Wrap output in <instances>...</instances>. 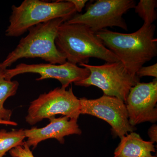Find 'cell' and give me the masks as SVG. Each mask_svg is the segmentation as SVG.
<instances>
[{"mask_svg":"<svg viewBox=\"0 0 157 157\" xmlns=\"http://www.w3.org/2000/svg\"><path fill=\"white\" fill-rule=\"evenodd\" d=\"M155 28V26L152 24L143 25L132 33H122L104 29L95 34L129 73L136 75L144 64L157 56Z\"/></svg>","mask_w":157,"mask_h":157,"instance_id":"1","label":"cell"},{"mask_svg":"<svg viewBox=\"0 0 157 157\" xmlns=\"http://www.w3.org/2000/svg\"><path fill=\"white\" fill-rule=\"evenodd\" d=\"M55 43L67 61L73 64H87L90 58L109 63L120 62L96 34L83 25L63 23L59 27Z\"/></svg>","mask_w":157,"mask_h":157,"instance_id":"2","label":"cell"},{"mask_svg":"<svg viewBox=\"0 0 157 157\" xmlns=\"http://www.w3.org/2000/svg\"><path fill=\"white\" fill-rule=\"evenodd\" d=\"M66 21L64 18H56L31 28L28 34L21 39L16 48L0 63V68L8 69L23 58H38L49 63H64L67 59L57 48L55 40L59 27Z\"/></svg>","mask_w":157,"mask_h":157,"instance_id":"3","label":"cell"},{"mask_svg":"<svg viewBox=\"0 0 157 157\" xmlns=\"http://www.w3.org/2000/svg\"><path fill=\"white\" fill-rule=\"evenodd\" d=\"M9 25L5 34L9 37H19L31 28L56 18L67 21L76 14L73 4L68 1L48 2L25 0L20 6L11 7Z\"/></svg>","mask_w":157,"mask_h":157,"instance_id":"4","label":"cell"},{"mask_svg":"<svg viewBox=\"0 0 157 157\" xmlns=\"http://www.w3.org/2000/svg\"><path fill=\"white\" fill-rule=\"evenodd\" d=\"M90 71L87 78L75 82L77 86H95L102 90L104 95L115 97L125 103L130 90L140 82L137 75H132L120 61L107 63L101 66L87 64L79 65Z\"/></svg>","mask_w":157,"mask_h":157,"instance_id":"5","label":"cell"},{"mask_svg":"<svg viewBox=\"0 0 157 157\" xmlns=\"http://www.w3.org/2000/svg\"><path fill=\"white\" fill-rule=\"evenodd\" d=\"M58 114L77 120L81 114L80 100L74 95L72 86L69 90L56 88L40 94L31 102L25 121L33 125Z\"/></svg>","mask_w":157,"mask_h":157,"instance_id":"6","label":"cell"},{"mask_svg":"<svg viewBox=\"0 0 157 157\" xmlns=\"http://www.w3.org/2000/svg\"><path fill=\"white\" fill-rule=\"evenodd\" d=\"M135 6L134 0H98L88 6L84 13L75 14L66 21L86 26L95 33L112 27L128 31L123 15Z\"/></svg>","mask_w":157,"mask_h":157,"instance_id":"7","label":"cell"},{"mask_svg":"<svg viewBox=\"0 0 157 157\" xmlns=\"http://www.w3.org/2000/svg\"><path fill=\"white\" fill-rule=\"evenodd\" d=\"M79 100L81 114L93 116L107 122L111 126L113 135L120 139L136 130L129 123L126 104L120 99L104 95L98 99Z\"/></svg>","mask_w":157,"mask_h":157,"instance_id":"8","label":"cell"},{"mask_svg":"<svg viewBox=\"0 0 157 157\" xmlns=\"http://www.w3.org/2000/svg\"><path fill=\"white\" fill-rule=\"evenodd\" d=\"M27 73L39 74L40 76L36 79V81L48 78L57 79L61 84V87L65 89L73 82L84 79L90 75V71L86 68L80 67L67 61L62 64L21 63L14 68L6 69L4 71L5 78L9 80L17 75Z\"/></svg>","mask_w":157,"mask_h":157,"instance_id":"9","label":"cell"},{"mask_svg":"<svg viewBox=\"0 0 157 157\" xmlns=\"http://www.w3.org/2000/svg\"><path fill=\"white\" fill-rule=\"evenodd\" d=\"M157 79L139 82L130 90L126 104L131 125L157 121Z\"/></svg>","mask_w":157,"mask_h":157,"instance_id":"10","label":"cell"},{"mask_svg":"<svg viewBox=\"0 0 157 157\" xmlns=\"http://www.w3.org/2000/svg\"><path fill=\"white\" fill-rule=\"evenodd\" d=\"M48 119L50 123L46 126L24 130L25 138H27L25 143L30 147L35 149L39 143L48 139H55L60 143L64 144L66 136L82 134L77 124L78 120L66 116H53Z\"/></svg>","mask_w":157,"mask_h":157,"instance_id":"11","label":"cell"},{"mask_svg":"<svg viewBox=\"0 0 157 157\" xmlns=\"http://www.w3.org/2000/svg\"><path fill=\"white\" fill-rule=\"evenodd\" d=\"M154 142L144 140L135 132L121 138L114 152V157H156L152 154L155 152Z\"/></svg>","mask_w":157,"mask_h":157,"instance_id":"12","label":"cell"},{"mask_svg":"<svg viewBox=\"0 0 157 157\" xmlns=\"http://www.w3.org/2000/svg\"><path fill=\"white\" fill-rule=\"evenodd\" d=\"M5 70L0 68V124L16 126V122L11 121L12 110L5 108L4 104L8 98L16 94L19 82L6 79L4 75Z\"/></svg>","mask_w":157,"mask_h":157,"instance_id":"13","label":"cell"},{"mask_svg":"<svg viewBox=\"0 0 157 157\" xmlns=\"http://www.w3.org/2000/svg\"><path fill=\"white\" fill-rule=\"evenodd\" d=\"M25 138L24 130H13L7 131L0 130V157H3L7 152L16 147L22 145Z\"/></svg>","mask_w":157,"mask_h":157,"instance_id":"14","label":"cell"},{"mask_svg":"<svg viewBox=\"0 0 157 157\" xmlns=\"http://www.w3.org/2000/svg\"><path fill=\"white\" fill-rule=\"evenodd\" d=\"M156 0H140L135 6V11L144 21V25H150L156 19L157 15L155 8Z\"/></svg>","mask_w":157,"mask_h":157,"instance_id":"15","label":"cell"},{"mask_svg":"<svg viewBox=\"0 0 157 157\" xmlns=\"http://www.w3.org/2000/svg\"><path fill=\"white\" fill-rule=\"evenodd\" d=\"M9 152L11 157H35L25 141L23 145L12 148Z\"/></svg>","mask_w":157,"mask_h":157,"instance_id":"16","label":"cell"},{"mask_svg":"<svg viewBox=\"0 0 157 157\" xmlns=\"http://www.w3.org/2000/svg\"><path fill=\"white\" fill-rule=\"evenodd\" d=\"M136 75L139 78L143 76H152L155 78L157 77V64L148 67H142L136 73Z\"/></svg>","mask_w":157,"mask_h":157,"instance_id":"17","label":"cell"},{"mask_svg":"<svg viewBox=\"0 0 157 157\" xmlns=\"http://www.w3.org/2000/svg\"><path fill=\"white\" fill-rule=\"evenodd\" d=\"M72 3L75 7L76 12H81L82 10L85 6L86 3L88 1L87 0H68Z\"/></svg>","mask_w":157,"mask_h":157,"instance_id":"18","label":"cell"},{"mask_svg":"<svg viewBox=\"0 0 157 157\" xmlns=\"http://www.w3.org/2000/svg\"><path fill=\"white\" fill-rule=\"evenodd\" d=\"M149 137L150 138L151 141L154 142L157 141V125L154 124L152 126L148 131Z\"/></svg>","mask_w":157,"mask_h":157,"instance_id":"19","label":"cell"}]
</instances>
